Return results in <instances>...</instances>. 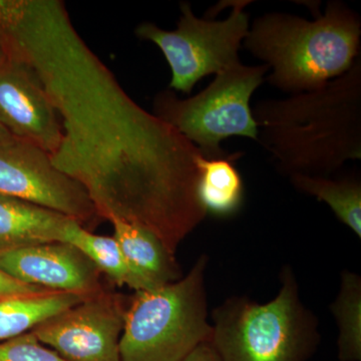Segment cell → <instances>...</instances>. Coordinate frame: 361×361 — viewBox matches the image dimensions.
Returning <instances> with one entry per match:
<instances>
[{
	"label": "cell",
	"instance_id": "6da1fadb",
	"mask_svg": "<svg viewBox=\"0 0 361 361\" xmlns=\"http://www.w3.org/2000/svg\"><path fill=\"white\" fill-rule=\"evenodd\" d=\"M0 37L58 113L54 165L84 187L101 219L141 226L175 255L207 216L198 149L125 92L61 0H0Z\"/></svg>",
	"mask_w": 361,
	"mask_h": 361
},
{
	"label": "cell",
	"instance_id": "7a4b0ae2",
	"mask_svg": "<svg viewBox=\"0 0 361 361\" xmlns=\"http://www.w3.org/2000/svg\"><path fill=\"white\" fill-rule=\"evenodd\" d=\"M258 142L278 171L330 177L361 159V58L320 89L252 108Z\"/></svg>",
	"mask_w": 361,
	"mask_h": 361
},
{
	"label": "cell",
	"instance_id": "3957f363",
	"mask_svg": "<svg viewBox=\"0 0 361 361\" xmlns=\"http://www.w3.org/2000/svg\"><path fill=\"white\" fill-rule=\"evenodd\" d=\"M314 20L268 13L253 21L243 47L272 70L267 82L292 92L320 89L350 70L360 56V16L330 1Z\"/></svg>",
	"mask_w": 361,
	"mask_h": 361
},
{
	"label": "cell",
	"instance_id": "277c9868",
	"mask_svg": "<svg viewBox=\"0 0 361 361\" xmlns=\"http://www.w3.org/2000/svg\"><path fill=\"white\" fill-rule=\"evenodd\" d=\"M275 298L233 296L212 312L210 344L221 361H308L320 343L318 319L301 301L290 266Z\"/></svg>",
	"mask_w": 361,
	"mask_h": 361
},
{
	"label": "cell",
	"instance_id": "5b68a950",
	"mask_svg": "<svg viewBox=\"0 0 361 361\" xmlns=\"http://www.w3.org/2000/svg\"><path fill=\"white\" fill-rule=\"evenodd\" d=\"M203 254L186 276L129 298L120 339L121 361H182L210 342Z\"/></svg>",
	"mask_w": 361,
	"mask_h": 361
},
{
	"label": "cell",
	"instance_id": "8992f818",
	"mask_svg": "<svg viewBox=\"0 0 361 361\" xmlns=\"http://www.w3.org/2000/svg\"><path fill=\"white\" fill-rule=\"evenodd\" d=\"M266 65H237L221 71L205 90L180 99L175 92H159L154 115L193 144L203 158H225L223 141L243 137L258 142V129L250 106L255 90L264 82Z\"/></svg>",
	"mask_w": 361,
	"mask_h": 361
},
{
	"label": "cell",
	"instance_id": "52a82bcc",
	"mask_svg": "<svg viewBox=\"0 0 361 361\" xmlns=\"http://www.w3.org/2000/svg\"><path fill=\"white\" fill-rule=\"evenodd\" d=\"M232 11L224 20L200 18L191 4H180L175 30L144 23L135 28L139 39L153 42L165 56L172 73L170 90L191 94L202 78L217 75L239 63V51L250 23L246 7L251 1H227Z\"/></svg>",
	"mask_w": 361,
	"mask_h": 361
},
{
	"label": "cell",
	"instance_id": "ba28073f",
	"mask_svg": "<svg viewBox=\"0 0 361 361\" xmlns=\"http://www.w3.org/2000/svg\"><path fill=\"white\" fill-rule=\"evenodd\" d=\"M0 194L56 211L84 227L101 219L82 185L59 171L49 153L20 140L0 142Z\"/></svg>",
	"mask_w": 361,
	"mask_h": 361
},
{
	"label": "cell",
	"instance_id": "9c48e42d",
	"mask_svg": "<svg viewBox=\"0 0 361 361\" xmlns=\"http://www.w3.org/2000/svg\"><path fill=\"white\" fill-rule=\"evenodd\" d=\"M128 303L127 297L104 289L40 323L32 332L68 361H121Z\"/></svg>",
	"mask_w": 361,
	"mask_h": 361
},
{
	"label": "cell",
	"instance_id": "30bf717a",
	"mask_svg": "<svg viewBox=\"0 0 361 361\" xmlns=\"http://www.w3.org/2000/svg\"><path fill=\"white\" fill-rule=\"evenodd\" d=\"M0 126L13 139L52 155L63 137L61 120L30 66L11 56L0 68Z\"/></svg>",
	"mask_w": 361,
	"mask_h": 361
},
{
	"label": "cell",
	"instance_id": "8fae6325",
	"mask_svg": "<svg viewBox=\"0 0 361 361\" xmlns=\"http://www.w3.org/2000/svg\"><path fill=\"white\" fill-rule=\"evenodd\" d=\"M0 270L21 283L90 296L104 290L102 272L77 247L63 242L0 253Z\"/></svg>",
	"mask_w": 361,
	"mask_h": 361
},
{
	"label": "cell",
	"instance_id": "7c38bea8",
	"mask_svg": "<svg viewBox=\"0 0 361 361\" xmlns=\"http://www.w3.org/2000/svg\"><path fill=\"white\" fill-rule=\"evenodd\" d=\"M73 218L0 194V253L65 241Z\"/></svg>",
	"mask_w": 361,
	"mask_h": 361
},
{
	"label": "cell",
	"instance_id": "4fadbf2b",
	"mask_svg": "<svg viewBox=\"0 0 361 361\" xmlns=\"http://www.w3.org/2000/svg\"><path fill=\"white\" fill-rule=\"evenodd\" d=\"M109 222L114 227V238L144 291L165 286L183 277L174 254L153 233L118 218Z\"/></svg>",
	"mask_w": 361,
	"mask_h": 361
},
{
	"label": "cell",
	"instance_id": "5bb4252c",
	"mask_svg": "<svg viewBox=\"0 0 361 361\" xmlns=\"http://www.w3.org/2000/svg\"><path fill=\"white\" fill-rule=\"evenodd\" d=\"M241 154L225 158L198 159V197L207 215L226 218L239 212L244 203V183L235 166Z\"/></svg>",
	"mask_w": 361,
	"mask_h": 361
},
{
	"label": "cell",
	"instance_id": "9a60e30c",
	"mask_svg": "<svg viewBox=\"0 0 361 361\" xmlns=\"http://www.w3.org/2000/svg\"><path fill=\"white\" fill-rule=\"evenodd\" d=\"M85 298V296L78 294L52 292L40 295L1 299L0 342L32 331L40 323L77 305Z\"/></svg>",
	"mask_w": 361,
	"mask_h": 361
},
{
	"label": "cell",
	"instance_id": "2e32d148",
	"mask_svg": "<svg viewBox=\"0 0 361 361\" xmlns=\"http://www.w3.org/2000/svg\"><path fill=\"white\" fill-rule=\"evenodd\" d=\"M290 182L304 194L324 202L337 219L361 238V183L355 178L334 180L329 177L292 175Z\"/></svg>",
	"mask_w": 361,
	"mask_h": 361
},
{
	"label": "cell",
	"instance_id": "e0dca14e",
	"mask_svg": "<svg viewBox=\"0 0 361 361\" xmlns=\"http://www.w3.org/2000/svg\"><path fill=\"white\" fill-rule=\"evenodd\" d=\"M63 243L77 247L114 284L130 287L135 292L144 291V286L130 270L114 237L94 234L78 221L73 220L66 233Z\"/></svg>",
	"mask_w": 361,
	"mask_h": 361
},
{
	"label": "cell",
	"instance_id": "ac0fdd59",
	"mask_svg": "<svg viewBox=\"0 0 361 361\" xmlns=\"http://www.w3.org/2000/svg\"><path fill=\"white\" fill-rule=\"evenodd\" d=\"M331 312L338 325V358L341 361L361 360V278L343 271L341 288Z\"/></svg>",
	"mask_w": 361,
	"mask_h": 361
},
{
	"label": "cell",
	"instance_id": "d6986e66",
	"mask_svg": "<svg viewBox=\"0 0 361 361\" xmlns=\"http://www.w3.org/2000/svg\"><path fill=\"white\" fill-rule=\"evenodd\" d=\"M0 361H68L45 348L32 331L0 342Z\"/></svg>",
	"mask_w": 361,
	"mask_h": 361
},
{
	"label": "cell",
	"instance_id": "ffe728a7",
	"mask_svg": "<svg viewBox=\"0 0 361 361\" xmlns=\"http://www.w3.org/2000/svg\"><path fill=\"white\" fill-rule=\"evenodd\" d=\"M52 292L54 291L21 283L0 270V300L9 297L40 295V294L52 293Z\"/></svg>",
	"mask_w": 361,
	"mask_h": 361
},
{
	"label": "cell",
	"instance_id": "44dd1931",
	"mask_svg": "<svg viewBox=\"0 0 361 361\" xmlns=\"http://www.w3.org/2000/svg\"><path fill=\"white\" fill-rule=\"evenodd\" d=\"M182 361H221L210 342L201 344Z\"/></svg>",
	"mask_w": 361,
	"mask_h": 361
},
{
	"label": "cell",
	"instance_id": "7402d4cb",
	"mask_svg": "<svg viewBox=\"0 0 361 361\" xmlns=\"http://www.w3.org/2000/svg\"><path fill=\"white\" fill-rule=\"evenodd\" d=\"M9 58H11V56H9V51L7 49L6 42L0 37V68L8 61Z\"/></svg>",
	"mask_w": 361,
	"mask_h": 361
},
{
	"label": "cell",
	"instance_id": "603a6c76",
	"mask_svg": "<svg viewBox=\"0 0 361 361\" xmlns=\"http://www.w3.org/2000/svg\"><path fill=\"white\" fill-rule=\"evenodd\" d=\"M13 139V137H11V135H9L8 133L1 127V126H0V142H6Z\"/></svg>",
	"mask_w": 361,
	"mask_h": 361
}]
</instances>
